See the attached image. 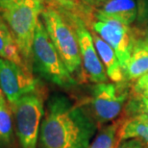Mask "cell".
<instances>
[{
	"mask_svg": "<svg viewBox=\"0 0 148 148\" xmlns=\"http://www.w3.org/2000/svg\"><path fill=\"white\" fill-rule=\"evenodd\" d=\"M97 131L95 119L62 93L47 101L40 124V148H88Z\"/></svg>",
	"mask_w": 148,
	"mask_h": 148,
	"instance_id": "obj_1",
	"label": "cell"
},
{
	"mask_svg": "<svg viewBox=\"0 0 148 148\" xmlns=\"http://www.w3.org/2000/svg\"><path fill=\"white\" fill-rule=\"evenodd\" d=\"M42 20L53 45L69 73L77 82L86 79L73 16L48 2L41 13Z\"/></svg>",
	"mask_w": 148,
	"mask_h": 148,
	"instance_id": "obj_2",
	"label": "cell"
},
{
	"mask_svg": "<svg viewBox=\"0 0 148 148\" xmlns=\"http://www.w3.org/2000/svg\"><path fill=\"white\" fill-rule=\"evenodd\" d=\"M32 67L40 77L61 88H69L78 84L64 66L40 19L35 31Z\"/></svg>",
	"mask_w": 148,
	"mask_h": 148,
	"instance_id": "obj_3",
	"label": "cell"
},
{
	"mask_svg": "<svg viewBox=\"0 0 148 148\" xmlns=\"http://www.w3.org/2000/svg\"><path fill=\"white\" fill-rule=\"evenodd\" d=\"M45 8V0H22L17 5L1 12L11 29L25 66L31 70L32 49L40 14Z\"/></svg>",
	"mask_w": 148,
	"mask_h": 148,
	"instance_id": "obj_4",
	"label": "cell"
},
{
	"mask_svg": "<svg viewBox=\"0 0 148 148\" xmlns=\"http://www.w3.org/2000/svg\"><path fill=\"white\" fill-rule=\"evenodd\" d=\"M43 94L37 88L10 105L20 148H37L44 115Z\"/></svg>",
	"mask_w": 148,
	"mask_h": 148,
	"instance_id": "obj_5",
	"label": "cell"
},
{
	"mask_svg": "<svg viewBox=\"0 0 148 148\" xmlns=\"http://www.w3.org/2000/svg\"><path fill=\"white\" fill-rule=\"evenodd\" d=\"M130 96L125 83H98L91 90L90 107L94 119L99 124L116 120Z\"/></svg>",
	"mask_w": 148,
	"mask_h": 148,
	"instance_id": "obj_6",
	"label": "cell"
},
{
	"mask_svg": "<svg viewBox=\"0 0 148 148\" xmlns=\"http://www.w3.org/2000/svg\"><path fill=\"white\" fill-rule=\"evenodd\" d=\"M38 88V80L30 69L0 58V88L9 104H14Z\"/></svg>",
	"mask_w": 148,
	"mask_h": 148,
	"instance_id": "obj_7",
	"label": "cell"
},
{
	"mask_svg": "<svg viewBox=\"0 0 148 148\" xmlns=\"http://www.w3.org/2000/svg\"><path fill=\"white\" fill-rule=\"evenodd\" d=\"M90 28L114 49L121 67L124 69L137 38L134 30L122 23L98 19H94Z\"/></svg>",
	"mask_w": 148,
	"mask_h": 148,
	"instance_id": "obj_8",
	"label": "cell"
},
{
	"mask_svg": "<svg viewBox=\"0 0 148 148\" xmlns=\"http://www.w3.org/2000/svg\"><path fill=\"white\" fill-rule=\"evenodd\" d=\"M73 20L78 37L83 69L86 78L95 84L108 82V75L96 51L92 36L88 31V26L80 17L73 16Z\"/></svg>",
	"mask_w": 148,
	"mask_h": 148,
	"instance_id": "obj_9",
	"label": "cell"
},
{
	"mask_svg": "<svg viewBox=\"0 0 148 148\" xmlns=\"http://www.w3.org/2000/svg\"><path fill=\"white\" fill-rule=\"evenodd\" d=\"M137 0H109L94 11V19L112 20L130 26L138 19Z\"/></svg>",
	"mask_w": 148,
	"mask_h": 148,
	"instance_id": "obj_10",
	"label": "cell"
},
{
	"mask_svg": "<svg viewBox=\"0 0 148 148\" xmlns=\"http://www.w3.org/2000/svg\"><path fill=\"white\" fill-rule=\"evenodd\" d=\"M91 36H92L93 43L96 48V51L98 53L100 60H101L103 66L105 67L108 78L112 83H116V84L125 83L126 79L125 76H124L123 69L120 66L119 61H118L117 56L114 51V49L92 31H91Z\"/></svg>",
	"mask_w": 148,
	"mask_h": 148,
	"instance_id": "obj_11",
	"label": "cell"
},
{
	"mask_svg": "<svg viewBox=\"0 0 148 148\" xmlns=\"http://www.w3.org/2000/svg\"><path fill=\"white\" fill-rule=\"evenodd\" d=\"M127 81H137L148 73V43L144 38H136L131 56L123 69Z\"/></svg>",
	"mask_w": 148,
	"mask_h": 148,
	"instance_id": "obj_12",
	"label": "cell"
},
{
	"mask_svg": "<svg viewBox=\"0 0 148 148\" xmlns=\"http://www.w3.org/2000/svg\"><path fill=\"white\" fill-rule=\"evenodd\" d=\"M130 138H138L148 147V118L135 115L122 120L118 131L119 143Z\"/></svg>",
	"mask_w": 148,
	"mask_h": 148,
	"instance_id": "obj_13",
	"label": "cell"
},
{
	"mask_svg": "<svg viewBox=\"0 0 148 148\" xmlns=\"http://www.w3.org/2000/svg\"><path fill=\"white\" fill-rule=\"evenodd\" d=\"M0 58L27 67L20 55L16 38L2 17L1 14H0Z\"/></svg>",
	"mask_w": 148,
	"mask_h": 148,
	"instance_id": "obj_14",
	"label": "cell"
},
{
	"mask_svg": "<svg viewBox=\"0 0 148 148\" xmlns=\"http://www.w3.org/2000/svg\"><path fill=\"white\" fill-rule=\"evenodd\" d=\"M123 119H116L104 126L95 135L88 148H116L118 140V131Z\"/></svg>",
	"mask_w": 148,
	"mask_h": 148,
	"instance_id": "obj_15",
	"label": "cell"
},
{
	"mask_svg": "<svg viewBox=\"0 0 148 148\" xmlns=\"http://www.w3.org/2000/svg\"><path fill=\"white\" fill-rule=\"evenodd\" d=\"M13 114L7 100L2 95L0 99V148H12L14 143Z\"/></svg>",
	"mask_w": 148,
	"mask_h": 148,
	"instance_id": "obj_16",
	"label": "cell"
},
{
	"mask_svg": "<svg viewBox=\"0 0 148 148\" xmlns=\"http://www.w3.org/2000/svg\"><path fill=\"white\" fill-rule=\"evenodd\" d=\"M56 7L72 16L80 17L90 27L94 20V11L88 8L82 0H47Z\"/></svg>",
	"mask_w": 148,
	"mask_h": 148,
	"instance_id": "obj_17",
	"label": "cell"
},
{
	"mask_svg": "<svg viewBox=\"0 0 148 148\" xmlns=\"http://www.w3.org/2000/svg\"><path fill=\"white\" fill-rule=\"evenodd\" d=\"M125 112L128 117L140 115L148 118V97L140 96L131 92L125 105Z\"/></svg>",
	"mask_w": 148,
	"mask_h": 148,
	"instance_id": "obj_18",
	"label": "cell"
},
{
	"mask_svg": "<svg viewBox=\"0 0 148 148\" xmlns=\"http://www.w3.org/2000/svg\"><path fill=\"white\" fill-rule=\"evenodd\" d=\"M131 92L140 96L148 97V73L135 81Z\"/></svg>",
	"mask_w": 148,
	"mask_h": 148,
	"instance_id": "obj_19",
	"label": "cell"
},
{
	"mask_svg": "<svg viewBox=\"0 0 148 148\" xmlns=\"http://www.w3.org/2000/svg\"><path fill=\"white\" fill-rule=\"evenodd\" d=\"M138 3V21L145 22L148 20V0H137Z\"/></svg>",
	"mask_w": 148,
	"mask_h": 148,
	"instance_id": "obj_20",
	"label": "cell"
},
{
	"mask_svg": "<svg viewBox=\"0 0 148 148\" xmlns=\"http://www.w3.org/2000/svg\"><path fill=\"white\" fill-rule=\"evenodd\" d=\"M116 148H147V146L138 138H130L120 141Z\"/></svg>",
	"mask_w": 148,
	"mask_h": 148,
	"instance_id": "obj_21",
	"label": "cell"
},
{
	"mask_svg": "<svg viewBox=\"0 0 148 148\" xmlns=\"http://www.w3.org/2000/svg\"><path fill=\"white\" fill-rule=\"evenodd\" d=\"M107 1L109 0H82V2L92 11H95L100 7H102Z\"/></svg>",
	"mask_w": 148,
	"mask_h": 148,
	"instance_id": "obj_22",
	"label": "cell"
},
{
	"mask_svg": "<svg viewBox=\"0 0 148 148\" xmlns=\"http://www.w3.org/2000/svg\"><path fill=\"white\" fill-rule=\"evenodd\" d=\"M21 1L22 0H0V12L8 10Z\"/></svg>",
	"mask_w": 148,
	"mask_h": 148,
	"instance_id": "obj_23",
	"label": "cell"
},
{
	"mask_svg": "<svg viewBox=\"0 0 148 148\" xmlns=\"http://www.w3.org/2000/svg\"><path fill=\"white\" fill-rule=\"evenodd\" d=\"M144 40H145L147 41V43H148V29H147V31L145 33V38H144Z\"/></svg>",
	"mask_w": 148,
	"mask_h": 148,
	"instance_id": "obj_24",
	"label": "cell"
},
{
	"mask_svg": "<svg viewBox=\"0 0 148 148\" xmlns=\"http://www.w3.org/2000/svg\"><path fill=\"white\" fill-rule=\"evenodd\" d=\"M3 95V92H2V90H1V88H0V99H1V96Z\"/></svg>",
	"mask_w": 148,
	"mask_h": 148,
	"instance_id": "obj_25",
	"label": "cell"
},
{
	"mask_svg": "<svg viewBox=\"0 0 148 148\" xmlns=\"http://www.w3.org/2000/svg\"><path fill=\"white\" fill-rule=\"evenodd\" d=\"M147 21H148V20H147Z\"/></svg>",
	"mask_w": 148,
	"mask_h": 148,
	"instance_id": "obj_26",
	"label": "cell"
}]
</instances>
